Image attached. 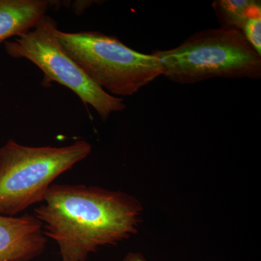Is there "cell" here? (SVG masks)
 I'll list each match as a JSON object with an SVG mask.
<instances>
[{
  "label": "cell",
  "mask_w": 261,
  "mask_h": 261,
  "mask_svg": "<svg viewBox=\"0 0 261 261\" xmlns=\"http://www.w3.org/2000/svg\"><path fill=\"white\" fill-rule=\"evenodd\" d=\"M56 20L46 15L34 28L5 42V49L13 58L32 62L44 73L43 86L56 82L65 86L86 105L93 108L103 120L126 108L123 99L103 90L92 82L61 45Z\"/></svg>",
  "instance_id": "5"
},
{
  "label": "cell",
  "mask_w": 261,
  "mask_h": 261,
  "mask_svg": "<svg viewBox=\"0 0 261 261\" xmlns=\"http://www.w3.org/2000/svg\"><path fill=\"white\" fill-rule=\"evenodd\" d=\"M47 0H0V44L34 28L47 15Z\"/></svg>",
  "instance_id": "7"
},
{
  "label": "cell",
  "mask_w": 261,
  "mask_h": 261,
  "mask_svg": "<svg viewBox=\"0 0 261 261\" xmlns=\"http://www.w3.org/2000/svg\"><path fill=\"white\" fill-rule=\"evenodd\" d=\"M91 152L85 140L63 147L7 142L0 147V215L14 216L42 202L53 181Z\"/></svg>",
  "instance_id": "3"
},
{
  "label": "cell",
  "mask_w": 261,
  "mask_h": 261,
  "mask_svg": "<svg viewBox=\"0 0 261 261\" xmlns=\"http://www.w3.org/2000/svg\"><path fill=\"white\" fill-rule=\"evenodd\" d=\"M244 37L261 55V4L253 0L247 11L241 31Z\"/></svg>",
  "instance_id": "9"
},
{
  "label": "cell",
  "mask_w": 261,
  "mask_h": 261,
  "mask_svg": "<svg viewBox=\"0 0 261 261\" xmlns=\"http://www.w3.org/2000/svg\"><path fill=\"white\" fill-rule=\"evenodd\" d=\"M253 0H216L213 2L218 21L223 28L233 29L241 32L247 11Z\"/></svg>",
  "instance_id": "8"
},
{
  "label": "cell",
  "mask_w": 261,
  "mask_h": 261,
  "mask_svg": "<svg viewBox=\"0 0 261 261\" xmlns=\"http://www.w3.org/2000/svg\"><path fill=\"white\" fill-rule=\"evenodd\" d=\"M142 211L137 199L124 192L53 184L34 216L46 238L58 245L61 261H87L100 247L137 233Z\"/></svg>",
  "instance_id": "1"
},
{
  "label": "cell",
  "mask_w": 261,
  "mask_h": 261,
  "mask_svg": "<svg viewBox=\"0 0 261 261\" xmlns=\"http://www.w3.org/2000/svg\"><path fill=\"white\" fill-rule=\"evenodd\" d=\"M57 37L70 58L92 82L111 95L132 96L162 75L158 58L127 47L118 38L94 31Z\"/></svg>",
  "instance_id": "4"
},
{
  "label": "cell",
  "mask_w": 261,
  "mask_h": 261,
  "mask_svg": "<svg viewBox=\"0 0 261 261\" xmlns=\"http://www.w3.org/2000/svg\"><path fill=\"white\" fill-rule=\"evenodd\" d=\"M152 54L159 60L162 75L176 84H195L217 77H261V55L236 29H206L192 34L178 47Z\"/></svg>",
  "instance_id": "2"
},
{
  "label": "cell",
  "mask_w": 261,
  "mask_h": 261,
  "mask_svg": "<svg viewBox=\"0 0 261 261\" xmlns=\"http://www.w3.org/2000/svg\"><path fill=\"white\" fill-rule=\"evenodd\" d=\"M123 261H147L145 256L140 252H128L123 259Z\"/></svg>",
  "instance_id": "10"
},
{
  "label": "cell",
  "mask_w": 261,
  "mask_h": 261,
  "mask_svg": "<svg viewBox=\"0 0 261 261\" xmlns=\"http://www.w3.org/2000/svg\"><path fill=\"white\" fill-rule=\"evenodd\" d=\"M47 242L34 215H0V261L32 260L44 252Z\"/></svg>",
  "instance_id": "6"
}]
</instances>
